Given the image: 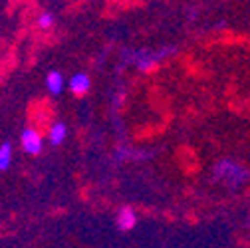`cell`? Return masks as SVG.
Returning a JSON list of instances; mask_svg holds the SVG:
<instances>
[{"mask_svg":"<svg viewBox=\"0 0 250 248\" xmlns=\"http://www.w3.org/2000/svg\"><path fill=\"white\" fill-rule=\"evenodd\" d=\"M20 143H22V149L28 153V155H40L42 149H44V139L42 135L38 133V129L34 127H26L20 135Z\"/></svg>","mask_w":250,"mask_h":248,"instance_id":"cell-4","label":"cell"},{"mask_svg":"<svg viewBox=\"0 0 250 248\" xmlns=\"http://www.w3.org/2000/svg\"><path fill=\"white\" fill-rule=\"evenodd\" d=\"M155 157V151L151 149H133V147H119L115 151V161L123 163V161H131V163H139V161H149Z\"/></svg>","mask_w":250,"mask_h":248,"instance_id":"cell-3","label":"cell"},{"mask_svg":"<svg viewBox=\"0 0 250 248\" xmlns=\"http://www.w3.org/2000/svg\"><path fill=\"white\" fill-rule=\"evenodd\" d=\"M68 87H70V91L74 96H85L87 91L91 89V80H89V76L87 74H83V72H80V74H74L72 78H70V82H68Z\"/></svg>","mask_w":250,"mask_h":248,"instance_id":"cell-6","label":"cell"},{"mask_svg":"<svg viewBox=\"0 0 250 248\" xmlns=\"http://www.w3.org/2000/svg\"><path fill=\"white\" fill-rule=\"evenodd\" d=\"M177 54V46H161V48H141V50H131L127 52V62L133 64L139 72H151L163 64L165 60Z\"/></svg>","mask_w":250,"mask_h":248,"instance_id":"cell-2","label":"cell"},{"mask_svg":"<svg viewBox=\"0 0 250 248\" xmlns=\"http://www.w3.org/2000/svg\"><path fill=\"white\" fill-rule=\"evenodd\" d=\"M54 22H56V18H54L52 12H42V14L38 16V20H36V24H38L40 30H50V28L54 26Z\"/></svg>","mask_w":250,"mask_h":248,"instance_id":"cell-10","label":"cell"},{"mask_svg":"<svg viewBox=\"0 0 250 248\" xmlns=\"http://www.w3.org/2000/svg\"><path fill=\"white\" fill-rule=\"evenodd\" d=\"M12 165V143H0V171H8Z\"/></svg>","mask_w":250,"mask_h":248,"instance_id":"cell-9","label":"cell"},{"mask_svg":"<svg viewBox=\"0 0 250 248\" xmlns=\"http://www.w3.org/2000/svg\"><path fill=\"white\" fill-rule=\"evenodd\" d=\"M46 87L52 96H60L62 91H64V76H62V72L54 70V72H48L46 76Z\"/></svg>","mask_w":250,"mask_h":248,"instance_id":"cell-8","label":"cell"},{"mask_svg":"<svg viewBox=\"0 0 250 248\" xmlns=\"http://www.w3.org/2000/svg\"><path fill=\"white\" fill-rule=\"evenodd\" d=\"M210 175H212L214 183L223 185V187H227L229 191H238L250 183V169L232 157L218 159L212 165Z\"/></svg>","mask_w":250,"mask_h":248,"instance_id":"cell-1","label":"cell"},{"mask_svg":"<svg viewBox=\"0 0 250 248\" xmlns=\"http://www.w3.org/2000/svg\"><path fill=\"white\" fill-rule=\"evenodd\" d=\"M115 223H117V228L121 232H127V230L135 228V225H137V212H135V208L121 207L117 210V214H115Z\"/></svg>","mask_w":250,"mask_h":248,"instance_id":"cell-5","label":"cell"},{"mask_svg":"<svg viewBox=\"0 0 250 248\" xmlns=\"http://www.w3.org/2000/svg\"><path fill=\"white\" fill-rule=\"evenodd\" d=\"M66 133H68L66 123H62V121L52 123L50 129H48V141H50V145L52 147L62 145V143H64V139H66Z\"/></svg>","mask_w":250,"mask_h":248,"instance_id":"cell-7","label":"cell"}]
</instances>
